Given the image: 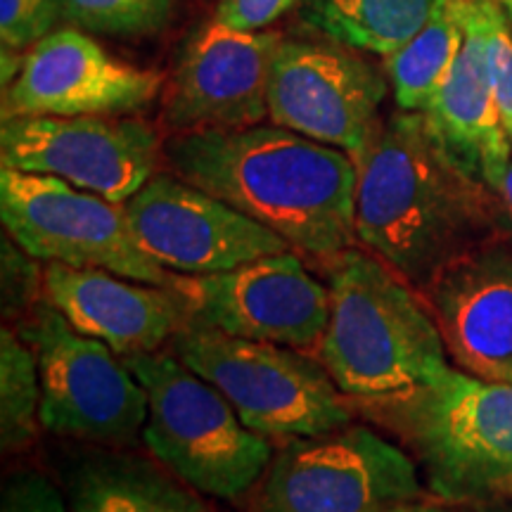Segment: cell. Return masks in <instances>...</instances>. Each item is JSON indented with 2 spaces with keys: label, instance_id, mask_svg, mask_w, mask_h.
I'll return each instance as SVG.
<instances>
[{
  "label": "cell",
  "instance_id": "1",
  "mask_svg": "<svg viewBox=\"0 0 512 512\" xmlns=\"http://www.w3.org/2000/svg\"><path fill=\"white\" fill-rule=\"evenodd\" d=\"M171 174L328 264L356 247V162L283 126L207 128L164 143Z\"/></svg>",
  "mask_w": 512,
  "mask_h": 512
},
{
  "label": "cell",
  "instance_id": "2",
  "mask_svg": "<svg viewBox=\"0 0 512 512\" xmlns=\"http://www.w3.org/2000/svg\"><path fill=\"white\" fill-rule=\"evenodd\" d=\"M354 162L356 240L418 292L501 235L491 190L448 155L425 112L382 121Z\"/></svg>",
  "mask_w": 512,
  "mask_h": 512
},
{
  "label": "cell",
  "instance_id": "3",
  "mask_svg": "<svg viewBox=\"0 0 512 512\" xmlns=\"http://www.w3.org/2000/svg\"><path fill=\"white\" fill-rule=\"evenodd\" d=\"M330 320L318 361L347 399H406L446 375L448 351L425 297L382 259L351 247L328 264Z\"/></svg>",
  "mask_w": 512,
  "mask_h": 512
},
{
  "label": "cell",
  "instance_id": "4",
  "mask_svg": "<svg viewBox=\"0 0 512 512\" xmlns=\"http://www.w3.org/2000/svg\"><path fill=\"white\" fill-rule=\"evenodd\" d=\"M358 406L406 441L441 501L512 498V384L448 368L406 399Z\"/></svg>",
  "mask_w": 512,
  "mask_h": 512
},
{
  "label": "cell",
  "instance_id": "5",
  "mask_svg": "<svg viewBox=\"0 0 512 512\" xmlns=\"http://www.w3.org/2000/svg\"><path fill=\"white\" fill-rule=\"evenodd\" d=\"M147 394L143 444L200 494L235 501L249 494L273 458L271 439L249 430L214 384L174 351L121 356Z\"/></svg>",
  "mask_w": 512,
  "mask_h": 512
},
{
  "label": "cell",
  "instance_id": "6",
  "mask_svg": "<svg viewBox=\"0 0 512 512\" xmlns=\"http://www.w3.org/2000/svg\"><path fill=\"white\" fill-rule=\"evenodd\" d=\"M171 351L214 384L249 430L266 439H304L351 425L354 406L320 361L299 349L254 342L192 323Z\"/></svg>",
  "mask_w": 512,
  "mask_h": 512
},
{
  "label": "cell",
  "instance_id": "7",
  "mask_svg": "<svg viewBox=\"0 0 512 512\" xmlns=\"http://www.w3.org/2000/svg\"><path fill=\"white\" fill-rule=\"evenodd\" d=\"M17 335L38 363L43 430L105 446L143 437L147 394L117 351L76 330L46 297L19 320Z\"/></svg>",
  "mask_w": 512,
  "mask_h": 512
},
{
  "label": "cell",
  "instance_id": "8",
  "mask_svg": "<svg viewBox=\"0 0 512 512\" xmlns=\"http://www.w3.org/2000/svg\"><path fill=\"white\" fill-rule=\"evenodd\" d=\"M0 219L5 233L38 261L100 268L159 287H185L190 278L159 266L138 245L124 204L76 188L55 176L0 169Z\"/></svg>",
  "mask_w": 512,
  "mask_h": 512
},
{
  "label": "cell",
  "instance_id": "9",
  "mask_svg": "<svg viewBox=\"0 0 512 512\" xmlns=\"http://www.w3.org/2000/svg\"><path fill=\"white\" fill-rule=\"evenodd\" d=\"M420 496L415 460L366 425L283 441L252 512H384Z\"/></svg>",
  "mask_w": 512,
  "mask_h": 512
},
{
  "label": "cell",
  "instance_id": "10",
  "mask_svg": "<svg viewBox=\"0 0 512 512\" xmlns=\"http://www.w3.org/2000/svg\"><path fill=\"white\" fill-rule=\"evenodd\" d=\"M164 145L143 119L10 117L0 126V164L55 176L76 188L126 204L155 176Z\"/></svg>",
  "mask_w": 512,
  "mask_h": 512
},
{
  "label": "cell",
  "instance_id": "11",
  "mask_svg": "<svg viewBox=\"0 0 512 512\" xmlns=\"http://www.w3.org/2000/svg\"><path fill=\"white\" fill-rule=\"evenodd\" d=\"M124 209L138 245L166 271L192 278L294 252L271 228L174 174L152 176Z\"/></svg>",
  "mask_w": 512,
  "mask_h": 512
},
{
  "label": "cell",
  "instance_id": "12",
  "mask_svg": "<svg viewBox=\"0 0 512 512\" xmlns=\"http://www.w3.org/2000/svg\"><path fill=\"white\" fill-rule=\"evenodd\" d=\"M384 95V76L351 48L283 41L268 74V117L354 157L382 124Z\"/></svg>",
  "mask_w": 512,
  "mask_h": 512
},
{
  "label": "cell",
  "instance_id": "13",
  "mask_svg": "<svg viewBox=\"0 0 512 512\" xmlns=\"http://www.w3.org/2000/svg\"><path fill=\"white\" fill-rule=\"evenodd\" d=\"M190 292L195 323L278 347L318 349L330 320L328 285L292 252L190 278Z\"/></svg>",
  "mask_w": 512,
  "mask_h": 512
},
{
  "label": "cell",
  "instance_id": "14",
  "mask_svg": "<svg viewBox=\"0 0 512 512\" xmlns=\"http://www.w3.org/2000/svg\"><path fill=\"white\" fill-rule=\"evenodd\" d=\"M162 76L117 60L79 29L29 48L3 95V119L131 114L155 102Z\"/></svg>",
  "mask_w": 512,
  "mask_h": 512
},
{
  "label": "cell",
  "instance_id": "15",
  "mask_svg": "<svg viewBox=\"0 0 512 512\" xmlns=\"http://www.w3.org/2000/svg\"><path fill=\"white\" fill-rule=\"evenodd\" d=\"M283 38L204 24L185 46L164 93V124L174 133L247 128L268 117V74Z\"/></svg>",
  "mask_w": 512,
  "mask_h": 512
},
{
  "label": "cell",
  "instance_id": "16",
  "mask_svg": "<svg viewBox=\"0 0 512 512\" xmlns=\"http://www.w3.org/2000/svg\"><path fill=\"white\" fill-rule=\"evenodd\" d=\"M446 351L479 380L512 384V242L503 235L467 249L420 290Z\"/></svg>",
  "mask_w": 512,
  "mask_h": 512
},
{
  "label": "cell",
  "instance_id": "17",
  "mask_svg": "<svg viewBox=\"0 0 512 512\" xmlns=\"http://www.w3.org/2000/svg\"><path fill=\"white\" fill-rule=\"evenodd\" d=\"M43 297L76 330L105 342L119 356L159 351L195 320L190 283L159 287L57 261L43 268Z\"/></svg>",
  "mask_w": 512,
  "mask_h": 512
},
{
  "label": "cell",
  "instance_id": "18",
  "mask_svg": "<svg viewBox=\"0 0 512 512\" xmlns=\"http://www.w3.org/2000/svg\"><path fill=\"white\" fill-rule=\"evenodd\" d=\"M425 117L448 155L486 188L510 164L512 143L498 114L482 38L467 15V0L463 48Z\"/></svg>",
  "mask_w": 512,
  "mask_h": 512
},
{
  "label": "cell",
  "instance_id": "19",
  "mask_svg": "<svg viewBox=\"0 0 512 512\" xmlns=\"http://www.w3.org/2000/svg\"><path fill=\"white\" fill-rule=\"evenodd\" d=\"M67 491L72 512H209L195 489L159 460L119 448L76 456Z\"/></svg>",
  "mask_w": 512,
  "mask_h": 512
},
{
  "label": "cell",
  "instance_id": "20",
  "mask_svg": "<svg viewBox=\"0 0 512 512\" xmlns=\"http://www.w3.org/2000/svg\"><path fill=\"white\" fill-rule=\"evenodd\" d=\"M439 0H304L302 19L339 46L389 57L432 17Z\"/></svg>",
  "mask_w": 512,
  "mask_h": 512
},
{
  "label": "cell",
  "instance_id": "21",
  "mask_svg": "<svg viewBox=\"0 0 512 512\" xmlns=\"http://www.w3.org/2000/svg\"><path fill=\"white\" fill-rule=\"evenodd\" d=\"M465 41V0H439L411 41L387 57L394 100L403 112H427Z\"/></svg>",
  "mask_w": 512,
  "mask_h": 512
},
{
  "label": "cell",
  "instance_id": "22",
  "mask_svg": "<svg viewBox=\"0 0 512 512\" xmlns=\"http://www.w3.org/2000/svg\"><path fill=\"white\" fill-rule=\"evenodd\" d=\"M41 377L34 351L15 330L0 332V446L29 448L41 430Z\"/></svg>",
  "mask_w": 512,
  "mask_h": 512
},
{
  "label": "cell",
  "instance_id": "23",
  "mask_svg": "<svg viewBox=\"0 0 512 512\" xmlns=\"http://www.w3.org/2000/svg\"><path fill=\"white\" fill-rule=\"evenodd\" d=\"M64 17L98 34L143 36L162 29L174 0H60Z\"/></svg>",
  "mask_w": 512,
  "mask_h": 512
},
{
  "label": "cell",
  "instance_id": "24",
  "mask_svg": "<svg viewBox=\"0 0 512 512\" xmlns=\"http://www.w3.org/2000/svg\"><path fill=\"white\" fill-rule=\"evenodd\" d=\"M467 15L482 38L498 114L512 143V29L508 15L498 0H467Z\"/></svg>",
  "mask_w": 512,
  "mask_h": 512
},
{
  "label": "cell",
  "instance_id": "25",
  "mask_svg": "<svg viewBox=\"0 0 512 512\" xmlns=\"http://www.w3.org/2000/svg\"><path fill=\"white\" fill-rule=\"evenodd\" d=\"M3 259V316L24 320L43 299V271L38 273L34 256L24 252L8 233L0 242Z\"/></svg>",
  "mask_w": 512,
  "mask_h": 512
},
{
  "label": "cell",
  "instance_id": "26",
  "mask_svg": "<svg viewBox=\"0 0 512 512\" xmlns=\"http://www.w3.org/2000/svg\"><path fill=\"white\" fill-rule=\"evenodd\" d=\"M64 17L60 0H0V38L5 50L36 46Z\"/></svg>",
  "mask_w": 512,
  "mask_h": 512
},
{
  "label": "cell",
  "instance_id": "27",
  "mask_svg": "<svg viewBox=\"0 0 512 512\" xmlns=\"http://www.w3.org/2000/svg\"><path fill=\"white\" fill-rule=\"evenodd\" d=\"M0 512H69V508L46 475L19 470L5 477Z\"/></svg>",
  "mask_w": 512,
  "mask_h": 512
},
{
  "label": "cell",
  "instance_id": "28",
  "mask_svg": "<svg viewBox=\"0 0 512 512\" xmlns=\"http://www.w3.org/2000/svg\"><path fill=\"white\" fill-rule=\"evenodd\" d=\"M304 0H219L216 22L240 31H261L278 22Z\"/></svg>",
  "mask_w": 512,
  "mask_h": 512
},
{
  "label": "cell",
  "instance_id": "29",
  "mask_svg": "<svg viewBox=\"0 0 512 512\" xmlns=\"http://www.w3.org/2000/svg\"><path fill=\"white\" fill-rule=\"evenodd\" d=\"M489 190L491 195H494L498 233L512 242V159Z\"/></svg>",
  "mask_w": 512,
  "mask_h": 512
},
{
  "label": "cell",
  "instance_id": "30",
  "mask_svg": "<svg viewBox=\"0 0 512 512\" xmlns=\"http://www.w3.org/2000/svg\"><path fill=\"white\" fill-rule=\"evenodd\" d=\"M384 512H458V510L448 508L444 503H425V501H415V498H411V501L396 503Z\"/></svg>",
  "mask_w": 512,
  "mask_h": 512
},
{
  "label": "cell",
  "instance_id": "31",
  "mask_svg": "<svg viewBox=\"0 0 512 512\" xmlns=\"http://www.w3.org/2000/svg\"><path fill=\"white\" fill-rule=\"evenodd\" d=\"M498 3H501V8L505 10V15H508L510 24H512V0H498Z\"/></svg>",
  "mask_w": 512,
  "mask_h": 512
},
{
  "label": "cell",
  "instance_id": "32",
  "mask_svg": "<svg viewBox=\"0 0 512 512\" xmlns=\"http://www.w3.org/2000/svg\"><path fill=\"white\" fill-rule=\"evenodd\" d=\"M505 512H512V510H505Z\"/></svg>",
  "mask_w": 512,
  "mask_h": 512
}]
</instances>
